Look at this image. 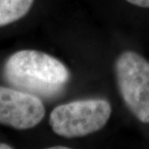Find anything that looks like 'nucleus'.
Masks as SVG:
<instances>
[{
  "mask_svg": "<svg viewBox=\"0 0 149 149\" xmlns=\"http://www.w3.org/2000/svg\"><path fill=\"white\" fill-rule=\"evenodd\" d=\"M12 148L11 146H9L8 144L6 143H0V149H10Z\"/></svg>",
  "mask_w": 149,
  "mask_h": 149,
  "instance_id": "7",
  "label": "nucleus"
},
{
  "mask_svg": "<svg viewBox=\"0 0 149 149\" xmlns=\"http://www.w3.org/2000/svg\"><path fill=\"white\" fill-rule=\"evenodd\" d=\"M130 4L141 8H149V0H126Z\"/></svg>",
  "mask_w": 149,
  "mask_h": 149,
  "instance_id": "6",
  "label": "nucleus"
},
{
  "mask_svg": "<svg viewBox=\"0 0 149 149\" xmlns=\"http://www.w3.org/2000/svg\"><path fill=\"white\" fill-rule=\"evenodd\" d=\"M52 149H58V148H60V149H66L68 147H64V146H54V147H52Z\"/></svg>",
  "mask_w": 149,
  "mask_h": 149,
  "instance_id": "8",
  "label": "nucleus"
},
{
  "mask_svg": "<svg viewBox=\"0 0 149 149\" xmlns=\"http://www.w3.org/2000/svg\"><path fill=\"white\" fill-rule=\"evenodd\" d=\"M117 86L128 109L142 123H149V62L131 50L116 58Z\"/></svg>",
  "mask_w": 149,
  "mask_h": 149,
  "instance_id": "3",
  "label": "nucleus"
},
{
  "mask_svg": "<svg viewBox=\"0 0 149 149\" xmlns=\"http://www.w3.org/2000/svg\"><path fill=\"white\" fill-rule=\"evenodd\" d=\"M34 0H0V27L22 19L30 11Z\"/></svg>",
  "mask_w": 149,
  "mask_h": 149,
  "instance_id": "5",
  "label": "nucleus"
},
{
  "mask_svg": "<svg viewBox=\"0 0 149 149\" xmlns=\"http://www.w3.org/2000/svg\"><path fill=\"white\" fill-rule=\"evenodd\" d=\"M46 109L41 98L33 94L0 86V124L27 130L43 120Z\"/></svg>",
  "mask_w": 149,
  "mask_h": 149,
  "instance_id": "4",
  "label": "nucleus"
},
{
  "mask_svg": "<svg viewBox=\"0 0 149 149\" xmlns=\"http://www.w3.org/2000/svg\"><path fill=\"white\" fill-rule=\"evenodd\" d=\"M4 79L13 88L39 98L60 94L70 79L67 67L47 53L32 49L15 52L3 69Z\"/></svg>",
  "mask_w": 149,
  "mask_h": 149,
  "instance_id": "1",
  "label": "nucleus"
},
{
  "mask_svg": "<svg viewBox=\"0 0 149 149\" xmlns=\"http://www.w3.org/2000/svg\"><path fill=\"white\" fill-rule=\"evenodd\" d=\"M111 114L107 100H79L60 105L49 116V125L56 135L67 139L81 138L105 127Z\"/></svg>",
  "mask_w": 149,
  "mask_h": 149,
  "instance_id": "2",
  "label": "nucleus"
}]
</instances>
